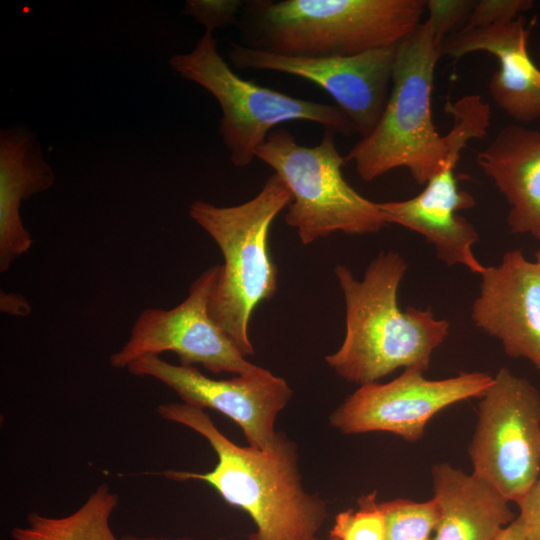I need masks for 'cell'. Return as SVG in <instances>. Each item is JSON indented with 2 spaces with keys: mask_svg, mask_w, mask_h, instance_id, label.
<instances>
[{
  "mask_svg": "<svg viewBox=\"0 0 540 540\" xmlns=\"http://www.w3.org/2000/svg\"><path fill=\"white\" fill-rule=\"evenodd\" d=\"M158 414L203 436L217 455L206 472L167 470L170 480H198L211 485L230 505L245 511L256 527L249 540H317L327 506L305 490L295 443L278 432L273 447L260 450L232 442L204 410L185 403L157 407Z\"/></svg>",
  "mask_w": 540,
  "mask_h": 540,
  "instance_id": "1",
  "label": "cell"
},
{
  "mask_svg": "<svg viewBox=\"0 0 540 540\" xmlns=\"http://www.w3.org/2000/svg\"><path fill=\"white\" fill-rule=\"evenodd\" d=\"M407 263L396 252L380 253L356 280L344 265L335 274L344 293L346 332L327 364L343 379L360 385L377 382L403 367L425 372L450 324L432 311L398 306L399 284Z\"/></svg>",
  "mask_w": 540,
  "mask_h": 540,
  "instance_id": "2",
  "label": "cell"
},
{
  "mask_svg": "<svg viewBox=\"0 0 540 540\" xmlns=\"http://www.w3.org/2000/svg\"><path fill=\"white\" fill-rule=\"evenodd\" d=\"M425 11V0L253 1L244 8L246 46L290 56H355L398 45Z\"/></svg>",
  "mask_w": 540,
  "mask_h": 540,
  "instance_id": "3",
  "label": "cell"
},
{
  "mask_svg": "<svg viewBox=\"0 0 540 540\" xmlns=\"http://www.w3.org/2000/svg\"><path fill=\"white\" fill-rule=\"evenodd\" d=\"M443 39L426 19L395 50L390 94L374 129L352 147L346 162L364 181L396 168H407L426 184L444 167L451 148L433 123L431 95Z\"/></svg>",
  "mask_w": 540,
  "mask_h": 540,
  "instance_id": "4",
  "label": "cell"
},
{
  "mask_svg": "<svg viewBox=\"0 0 540 540\" xmlns=\"http://www.w3.org/2000/svg\"><path fill=\"white\" fill-rule=\"evenodd\" d=\"M292 202L283 180L272 174L260 192L239 205L216 206L197 200L190 217L220 248L224 263L209 298V314L246 357L254 353L248 336L256 306L277 290L278 270L268 246L275 217Z\"/></svg>",
  "mask_w": 540,
  "mask_h": 540,
  "instance_id": "5",
  "label": "cell"
},
{
  "mask_svg": "<svg viewBox=\"0 0 540 540\" xmlns=\"http://www.w3.org/2000/svg\"><path fill=\"white\" fill-rule=\"evenodd\" d=\"M334 136L325 129L320 143L309 147L298 144L289 130L275 128L256 152L290 190L285 221L304 245L336 232L375 233L387 224L379 203L360 195L343 177L346 160Z\"/></svg>",
  "mask_w": 540,
  "mask_h": 540,
  "instance_id": "6",
  "label": "cell"
},
{
  "mask_svg": "<svg viewBox=\"0 0 540 540\" xmlns=\"http://www.w3.org/2000/svg\"><path fill=\"white\" fill-rule=\"evenodd\" d=\"M183 78L209 91L222 109L219 132L234 166H248L276 126L309 121L346 136L357 133L337 105L295 98L241 78L219 55L212 32L205 31L188 53L170 59Z\"/></svg>",
  "mask_w": 540,
  "mask_h": 540,
  "instance_id": "7",
  "label": "cell"
},
{
  "mask_svg": "<svg viewBox=\"0 0 540 540\" xmlns=\"http://www.w3.org/2000/svg\"><path fill=\"white\" fill-rule=\"evenodd\" d=\"M479 399L472 474L516 503L540 472V392L501 368Z\"/></svg>",
  "mask_w": 540,
  "mask_h": 540,
  "instance_id": "8",
  "label": "cell"
},
{
  "mask_svg": "<svg viewBox=\"0 0 540 540\" xmlns=\"http://www.w3.org/2000/svg\"><path fill=\"white\" fill-rule=\"evenodd\" d=\"M219 270L220 265L204 270L177 306L145 308L135 320L126 343L111 354L110 365L127 369L140 358L173 352L181 365L201 364L214 374L249 375L263 370L246 360L209 314V298Z\"/></svg>",
  "mask_w": 540,
  "mask_h": 540,
  "instance_id": "9",
  "label": "cell"
},
{
  "mask_svg": "<svg viewBox=\"0 0 540 540\" xmlns=\"http://www.w3.org/2000/svg\"><path fill=\"white\" fill-rule=\"evenodd\" d=\"M406 368L388 383L361 385L331 415V425L345 434L388 432L407 441L422 438L428 421L444 408L481 398L493 377L483 372L429 380Z\"/></svg>",
  "mask_w": 540,
  "mask_h": 540,
  "instance_id": "10",
  "label": "cell"
},
{
  "mask_svg": "<svg viewBox=\"0 0 540 540\" xmlns=\"http://www.w3.org/2000/svg\"><path fill=\"white\" fill-rule=\"evenodd\" d=\"M127 370L134 376L160 381L185 404L214 409L229 417L240 426L249 446L260 450L273 447L278 433L275 421L293 396L286 380L264 368L258 373L216 380L193 366L146 356L132 362Z\"/></svg>",
  "mask_w": 540,
  "mask_h": 540,
  "instance_id": "11",
  "label": "cell"
},
{
  "mask_svg": "<svg viewBox=\"0 0 540 540\" xmlns=\"http://www.w3.org/2000/svg\"><path fill=\"white\" fill-rule=\"evenodd\" d=\"M396 46L355 56L307 57L275 54L233 43L228 55L239 69L281 72L318 85L352 121L356 132L365 137L374 129L386 106Z\"/></svg>",
  "mask_w": 540,
  "mask_h": 540,
  "instance_id": "12",
  "label": "cell"
},
{
  "mask_svg": "<svg viewBox=\"0 0 540 540\" xmlns=\"http://www.w3.org/2000/svg\"><path fill=\"white\" fill-rule=\"evenodd\" d=\"M468 138L453 133L444 167L413 198L379 203L385 222L398 224L423 235L434 245L437 257L449 266L460 264L482 274L484 267L473 253L479 240L474 226L458 211L475 205L474 198L459 190L454 170Z\"/></svg>",
  "mask_w": 540,
  "mask_h": 540,
  "instance_id": "13",
  "label": "cell"
},
{
  "mask_svg": "<svg viewBox=\"0 0 540 540\" xmlns=\"http://www.w3.org/2000/svg\"><path fill=\"white\" fill-rule=\"evenodd\" d=\"M481 276L473 322L498 339L508 356L528 359L540 372V263L511 250Z\"/></svg>",
  "mask_w": 540,
  "mask_h": 540,
  "instance_id": "14",
  "label": "cell"
},
{
  "mask_svg": "<svg viewBox=\"0 0 540 540\" xmlns=\"http://www.w3.org/2000/svg\"><path fill=\"white\" fill-rule=\"evenodd\" d=\"M534 22L528 24L521 15L506 23L462 28L442 42V55L455 59L474 52L498 59L499 69L489 82L490 94L501 110L522 123L540 118V69L528 50Z\"/></svg>",
  "mask_w": 540,
  "mask_h": 540,
  "instance_id": "15",
  "label": "cell"
},
{
  "mask_svg": "<svg viewBox=\"0 0 540 540\" xmlns=\"http://www.w3.org/2000/svg\"><path fill=\"white\" fill-rule=\"evenodd\" d=\"M476 160L510 205L511 231L540 239V130L505 126Z\"/></svg>",
  "mask_w": 540,
  "mask_h": 540,
  "instance_id": "16",
  "label": "cell"
},
{
  "mask_svg": "<svg viewBox=\"0 0 540 540\" xmlns=\"http://www.w3.org/2000/svg\"><path fill=\"white\" fill-rule=\"evenodd\" d=\"M54 174L33 133L16 126L0 132V271L27 253L33 243L21 215V202L49 189Z\"/></svg>",
  "mask_w": 540,
  "mask_h": 540,
  "instance_id": "17",
  "label": "cell"
},
{
  "mask_svg": "<svg viewBox=\"0 0 540 540\" xmlns=\"http://www.w3.org/2000/svg\"><path fill=\"white\" fill-rule=\"evenodd\" d=\"M439 519L431 540H495L515 518L492 485L448 463L432 468Z\"/></svg>",
  "mask_w": 540,
  "mask_h": 540,
  "instance_id": "18",
  "label": "cell"
},
{
  "mask_svg": "<svg viewBox=\"0 0 540 540\" xmlns=\"http://www.w3.org/2000/svg\"><path fill=\"white\" fill-rule=\"evenodd\" d=\"M118 502L119 496L102 483L71 514L49 517L30 512L27 524L12 528L10 535L13 540H119L110 525Z\"/></svg>",
  "mask_w": 540,
  "mask_h": 540,
  "instance_id": "19",
  "label": "cell"
},
{
  "mask_svg": "<svg viewBox=\"0 0 540 540\" xmlns=\"http://www.w3.org/2000/svg\"><path fill=\"white\" fill-rule=\"evenodd\" d=\"M385 540H431L439 519L434 498L426 502L395 499L381 502Z\"/></svg>",
  "mask_w": 540,
  "mask_h": 540,
  "instance_id": "20",
  "label": "cell"
},
{
  "mask_svg": "<svg viewBox=\"0 0 540 540\" xmlns=\"http://www.w3.org/2000/svg\"><path fill=\"white\" fill-rule=\"evenodd\" d=\"M359 508L338 513L329 540H385V524L376 492L358 499Z\"/></svg>",
  "mask_w": 540,
  "mask_h": 540,
  "instance_id": "21",
  "label": "cell"
},
{
  "mask_svg": "<svg viewBox=\"0 0 540 540\" xmlns=\"http://www.w3.org/2000/svg\"><path fill=\"white\" fill-rule=\"evenodd\" d=\"M475 3L476 1L469 0H427V20L444 40L446 36L466 25Z\"/></svg>",
  "mask_w": 540,
  "mask_h": 540,
  "instance_id": "22",
  "label": "cell"
},
{
  "mask_svg": "<svg viewBox=\"0 0 540 540\" xmlns=\"http://www.w3.org/2000/svg\"><path fill=\"white\" fill-rule=\"evenodd\" d=\"M533 6L530 0H481L475 6L463 28H480L510 22Z\"/></svg>",
  "mask_w": 540,
  "mask_h": 540,
  "instance_id": "23",
  "label": "cell"
},
{
  "mask_svg": "<svg viewBox=\"0 0 540 540\" xmlns=\"http://www.w3.org/2000/svg\"><path fill=\"white\" fill-rule=\"evenodd\" d=\"M244 5L238 0H188L184 14L192 16L198 23L212 32L228 24L236 23L237 13Z\"/></svg>",
  "mask_w": 540,
  "mask_h": 540,
  "instance_id": "24",
  "label": "cell"
},
{
  "mask_svg": "<svg viewBox=\"0 0 540 540\" xmlns=\"http://www.w3.org/2000/svg\"><path fill=\"white\" fill-rule=\"evenodd\" d=\"M516 504L519 508L517 518L527 540H540V472L534 484Z\"/></svg>",
  "mask_w": 540,
  "mask_h": 540,
  "instance_id": "25",
  "label": "cell"
},
{
  "mask_svg": "<svg viewBox=\"0 0 540 540\" xmlns=\"http://www.w3.org/2000/svg\"><path fill=\"white\" fill-rule=\"evenodd\" d=\"M0 310L12 316L26 317L31 312V305L22 294L1 291Z\"/></svg>",
  "mask_w": 540,
  "mask_h": 540,
  "instance_id": "26",
  "label": "cell"
},
{
  "mask_svg": "<svg viewBox=\"0 0 540 540\" xmlns=\"http://www.w3.org/2000/svg\"><path fill=\"white\" fill-rule=\"evenodd\" d=\"M495 540H527L521 522L516 517L496 537Z\"/></svg>",
  "mask_w": 540,
  "mask_h": 540,
  "instance_id": "27",
  "label": "cell"
},
{
  "mask_svg": "<svg viewBox=\"0 0 540 540\" xmlns=\"http://www.w3.org/2000/svg\"><path fill=\"white\" fill-rule=\"evenodd\" d=\"M121 540H198L194 538H163V537H154V536H148V537H139L134 535H125L121 538Z\"/></svg>",
  "mask_w": 540,
  "mask_h": 540,
  "instance_id": "28",
  "label": "cell"
},
{
  "mask_svg": "<svg viewBox=\"0 0 540 540\" xmlns=\"http://www.w3.org/2000/svg\"><path fill=\"white\" fill-rule=\"evenodd\" d=\"M535 258L538 263H540V249L535 253Z\"/></svg>",
  "mask_w": 540,
  "mask_h": 540,
  "instance_id": "29",
  "label": "cell"
},
{
  "mask_svg": "<svg viewBox=\"0 0 540 540\" xmlns=\"http://www.w3.org/2000/svg\"><path fill=\"white\" fill-rule=\"evenodd\" d=\"M218 540H228V539H226V538H219Z\"/></svg>",
  "mask_w": 540,
  "mask_h": 540,
  "instance_id": "30",
  "label": "cell"
}]
</instances>
